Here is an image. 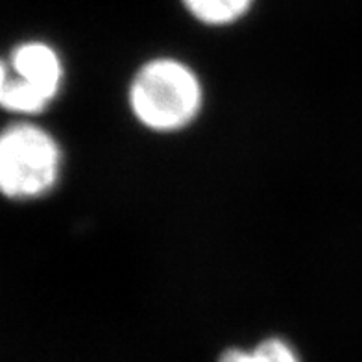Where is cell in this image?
Wrapping results in <instances>:
<instances>
[{
	"label": "cell",
	"instance_id": "6da1fadb",
	"mask_svg": "<svg viewBox=\"0 0 362 362\" xmlns=\"http://www.w3.org/2000/svg\"><path fill=\"white\" fill-rule=\"evenodd\" d=\"M128 104L139 124L150 132L176 134L200 115L204 87L200 76L185 62L156 57L132 78Z\"/></svg>",
	"mask_w": 362,
	"mask_h": 362
},
{
	"label": "cell",
	"instance_id": "7a4b0ae2",
	"mask_svg": "<svg viewBox=\"0 0 362 362\" xmlns=\"http://www.w3.org/2000/svg\"><path fill=\"white\" fill-rule=\"evenodd\" d=\"M63 156L41 126L17 122L0 132V194L35 200L52 191L62 176Z\"/></svg>",
	"mask_w": 362,
	"mask_h": 362
},
{
	"label": "cell",
	"instance_id": "3957f363",
	"mask_svg": "<svg viewBox=\"0 0 362 362\" xmlns=\"http://www.w3.org/2000/svg\"><path fill=\"white\" fill-rule=\"evenodd\" d=\"M65 67L62 56L43 41H26L0 57V107L34 117L62 93Z\"/></svg>",
	"mask_w": 362,
	"mask_h": 362
},
{
	"label": "cell",
	"instance_id": "277c9868",
	"mask_svg": "<svg viewBox=\"0 0 362 362\" xmlns=\"http://www.w3.org/2000/svg\"><path fill=\"white\" fill-rule=\"evenodd\" d=\"M198 23L207 26H228L248 13L253 0H181Z\"/></svg>",
	"mask_w": 362,
	"mask_h": 362
},
{
	"label": "cell",
	"instance_id": "5b68a950",
	"mask_svg": "<svg viewBox=\"0 0 362 362\" xmlns=\"http://www.w3.org/2000/svg\"><path fill=\"white\" fill-rule=\"evenodd\" d=\"M218 362H301V357L294 346L285 339L268 337L252 349H226L220 355Z\"/></svg>",
	"mask_w": 362,
	"mask_h": 362
}]
</instances>
